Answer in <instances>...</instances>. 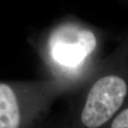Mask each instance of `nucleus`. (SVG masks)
I'll return each mask as SVG.
<instances>
[{
	"mask_svg": "<svg viewBox=\"0 0 128 128\" xmlns=\"http://www.w3.org/2000/svg\"><path fill=\"white\" fill-rule=\"evenodd\" d=\"M128 100V40L93 73L78 112L79 128H103Z\"/></svg>",
	"mask_w": 128,
	"mask_h": 128,
	"instance_id": "f257e3e1",
	"label": "nucleus"
},
{
	"mask_svg": "<svg viewBox=\"0 0 128 128\" xmlns=\"http://www.w3.org/2000/svg\"><path fill=\"white\" fill-rule=\"evenodd\" d=\"M96 32L88 25L68 22L61 25L49 39L52 62L72 76L88 73L99 48Z\"/></svg>",
	"mask_w": 128,
	"mask_h": 128,
	"instance_id": "f03ea898",
	"label": "nucleus"
},
{
	"mask_svg": "<svg viewBox=\"0 0 128 128\" xmlns=\"http://www.w3.org/2000/svg\"><path fill=\"white\" fill-rule=\"evenodd\" d=\"M21 112L16 93L6 83L0 82V128H19Z\"/></svg>",
	"mask_w": 128,
	"mask_h": 128,
	"instance_id": "7ed1b4c3",
	"label": "nucleus"
},
{
	"mask_svg": "<svg viewBox=\"0 0 128 128\" xmlns=\"http://www.w3.org/2000/svg\"><path fill=\"white\" fill-rule=\"evenodd\" d=\"M103 128H128V100L121 111Z\"/></svg>",
	"mask_w": 128,
	"mask_h": 128,
	"instance_id": "20e7f679",
	"label": "nucleus"
}]
</instances>
